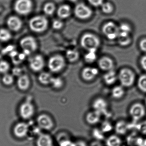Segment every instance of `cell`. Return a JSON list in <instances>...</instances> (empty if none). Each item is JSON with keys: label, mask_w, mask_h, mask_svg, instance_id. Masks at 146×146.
<instances>
[{"label": "cell", "mask_w": 146, "mask_h": 146, "mask_svg": "<svg viewBox=\"0 0 146 146\" xmlns=\"http://www.w3.org/2000/svg\"><path fill=\"white\" fill-rule=\"evenodd\" d=\"M10 68V65L7 61L4 60L0 61V73L3 74L7 73Z\"/></svg>", "instance_id": "cell-35"}, {"label": "cell", "mask_w": 146, "mask_h": 146, "mask_svg": "<svg viewBox=\"0 0 146 146\" xmlns=\"http://www.w3.org/2000/svg\"><path fill=\"white\" fill-rule=\"evenodd\" d=\"M128 129V124L125 121L122 120L117 121L115 125V131L118 135H123L125 134Z\"/></svg>", "instance_id": "cell-21"}, {"label": "cell", "mask_w": 146, "mask_h": 146, "mask_svg": "<svg viewBox=\"0 0 146 146\" xmlns=\"http://www.w3.org/2000/svg\"><path fill=\"white\" fill-rule=\"evenodd\" d=\"M140 63L143 69L146 71V56H144L141 58Z\"/></svg>", "instance_id": "cell-46"}, {"label": "cell", "mask_w": 146, "mask_h": 146, "mask_svg": "<svg viewBox=\"0 0 146 146\" xmlns=\"http://www.w3.org/2000/svg\"><path fill=\"white\" fill-rule=\"evenodd\" d=\"M22 69L19 67H15L12 69V74L14 76L19 77L22 74Z\"/></svg>", "instance_id": "cell-42"}, {"label": "cell", "mask_w": 146, "mask_h": 146, "mask_svg": "<svg viewBox=\"0 0 146 146\" xmlns=\"http://www.w3.org/2000/svg\"><path fill=\"white\" fill-rule=\"evenodd\" d=\"M102 114L94 110L87 114L86 117V121L90 125H96L100 121Z\"/></svg>", "instance_id": "cell-19"}, {"label": "cell", "mask_w": 146, "mask_h": 146, "mask_svg": "<svg viewBox=\"0 0 146 146\" xmlns=\"http://www.w3.org/2000/svg\"><path fill=\"white\" fill-rule=\"evenodd\" d=\"M141 50L144 52H146V38H144L139 43Z\"/></svg>", "instance_id": "cell-45"}, {"label": "cell", "mask_w": 146, "mask_h": 146, "mask_svg": "<svg viewBox=\"0 0 146 146\" xmlns=\"http://www.w3.org/2000/svg\"><path fill=\"white\" fill-rule=\"evenodd\" d=\"M98 68L91 67H87L83 68L81 73L82 77L87 81L94 80L98 75Z\"/></svg>", "instance_id": "cell-15"}, {"label": "cell", "mask_w": 146, "mask_h": 146, "mask_svg": "<svg viewBox=\"0 0 146 146\" xmlns=\"http://www.w3.org/2000/svg\"><path fill=\"white\" fill-rule=\"evenodd\" d=\"M90 4L94 7L101 6L103 3V0H88Z\"/></svg>", "instance_id": "cell-44"}, {"label": "cell", "mask_w": 146, "mask_h": 146, "mask_svg": "<svg viewBox=\"0 0 146 146\" xmlns=\"http://www.w3.org/2000/svg\"><path fill=\"white\" fill-rule=\"evenodd\" d=\"M32 9L33 3L31 0H16L15 3V10L21 15L28 14Z\"/></svg>", "instance_id": "cell-6"}, {"label": "cell", "mask_w": 146, "mask_h": 146, "mask_svg": "<svg viewBox=\"0 0 146 146\" xmlns=\"http://www.w3.org/2000/svg\"><path fill=\"white\" fill-rule=\"evenodd\" d=\"M66 60L63 56L55 55L51 56L48 61V67L50 72L58 73L63 70L66 66Z\"/></svg>", "instance_id": "cell-4"}, {"label": "cell", "mask_w": 146, "mask_h": 146, "mask_svg": "<svg viewBox=\"0 0 146 146\" xmlns=\"http://www.w3.org/2000/svg\"><path fill=\"white\" fill-rule=\"evenodd\" d=\"M31 85V80L27 75L22 74L18 77L17 86L19 89L21 91H26L29 88Z\"/></svg>", "instance_id": "cell-18"}, {"label": "cell", "mask_w": 146, "mask_h": 146, "mask_svg": "<svg viewBox=\"0 0 146 146\" xmlns=\"http://www.w3.org/2000/svg\"><path fill=\"white\" fill-rule=\"evenodd\" d=\"M145 109L141 104L136 103L131 106L129 109V115L135 121H138L144 117L145 115Z\"/></svg>", "instance_id": "cell-11"}, {"label": "cell", "mask_w": 146, "mask_h": 146, "mask_svg": "<svg viewBox=\"0 0 146 146\" xmlns=\"http://www.w3.org/2000/svg\"><path fill=\"white\" fill-rule=\"evenodd\" d=\"M36 146H54L53 138L46 133L40 134L37 138Z\"/></svg>", "instance_id": "cell-16"}, {"label": "cell", "mask_w": 146, "mask_h": 146, "mask_svg": "<svg viewBox=\"0 0 146 146\" xmlns=\"http://www.w3.org/2000/svg\"><path fill=\"white\" fill-rule=\"evenodd\" d=\"M98 66L103 71H108L113 70L114 63L113 60L110 57L104 56L98 61Z\"/></svg>", "instance_id": "cell-17"}, {"label": "cell", "mask_w": 146, "mask_h": 146, "mask_svg": "<svg viewBox=\"0 0 146 146\" xmlns=\"http://www.w3.org/2000/svg\"><path fill=\"white\" fill-rule=\"evenodd\" d=\"M54 76L50 73L43 72L39 74L38 80L39 82L44 85H50Z\"/></svg>", "instance_id": "cell-24"}, {"label": "cell", "mask_w": 146, "mask_h": 146, "mask_svg": "<svg viewBox=\"0 0 146 146\" xmlns=\"http://www.w3.org/2000/svg\"><path fill=\"white\" fill-rule=\"evenodd\" d=\"M123 86L129 87L133 84L135 80L134 73L128 68H123L117 76Z\"/></svg>", "instance_id": "cell-5"}, {"label": "cell", "mask_w": 146, "mask_h": 146, "mask_svg": "<svg viewBox=\"0 0 146 146\" xmlns=\"http://www.w3.org/2000/svg\"><path fill=\"white\" fill-rule=\"evenodd\" d=\"M106 146H121L122 141L117 135H112L106 139Z\"/></svg>", "instance_id": "cell-25"}, {"label": "cell", "mask_w": 146, "mask_h": 146, "mask_svg": "<svg viewBox=\"0 0 146 146\" xmlns=\"http://www.w3.org/2000/svg\"><path fill=\"white\" fill-rule=\"evenodd\" d=\"M124 94V90L121 86H116L111 91V95L114 98L119 99L122 98Z\"/></svg>", "instance_id": "cell-28"}, {"label": "cell", "mask_w": 146, "mask_h": 146, "mask_svg": "<svg viewBox=\"0 0 146 146\" xmlns=\"http://www.w3.org/2000/svg\"><path fill=\"white\" fill-rule=\"evenodd\" d=\"M145 146H146V139L145 140Z\"/></svg>", "instance_id": "cell-50"}, {"label": "cell", "mask_w": 146, "mask_h": 146, "mask_svg": "<svg viewBox=\"0 0 146 146\" xmlns=\"http://www.w3.org/2000/svg\"><path fill=\"white\" fill-rule=\"evenodd\" d=\"M15 48L13 45H9L5 48H3V55H8L10 56V55L15 51Z\"/></svg>", "instance_id": "cell-40"}, {"label": "cell", "mask_w": 146, "mask_h": 146, "mask_svg": "<svg viewBox=\"0 0 146 146\" xmlns=\"http://www.w3.org/2000/svg\"><path fill=\"white\" fill-rule=\"evenodd\" d=\"M55 9V6L54 4L52 3H46L43 8L44 13L48 15H53L54 13Z\"/></svg>", "instance_id": "cell-32"}, {"label": "cell", "mask_w": 146, "mask_h": 146, "mask_svg": "<svg viewBox=\"0 0 146 146\" xmlns=\"http://www.w3.org/2000/svg\"><path fill=\"white\" fill-rule=\"evenodd\" d=\"M102 31L104 35L110 40H114L117 38L119 35V27L110 21L104 25Z\"/></svg>", "instance_id": "cell-8"}, {"label": "cell", "mask_w": 146, "mask_h": 146, "mask_svg": "<svg viewBox=\"0 0 146 146\" xmlns=\"http://www.w3.org/2000/svg\"><path fill=\"white\" fill-rule=\"evenodd\" d=\"M138 86L140 90L146 93V75L140 76L138 81Z\"/></svg>", "instance_id": "cell-34"}, {"label": "cell", "mask_w": 146, "mask_h": 146, "mask_svg": "<svg viewBox=\"0 0 146 146\" xmlns=\"http://www.w3.org/2000/svg\"><path fill=\"white\" fill-rule=\"evenodd\" d=\"M97 50L87 51L84 56V60L86 62L88 63H93L97 58Z\"/></svg>", "instance_id": "cell-30"}, {"label": "cell", "mask_w": 146, "mask_h": 146, "mask_svg": "<svg viewBox=\"0 0 146 146\" xmlns=\"http://www.w3.org/2000/svg\"><path fill=\"white\" fill-rule=\"evenodd\" d=\"M119 33L129 34L131 31L130 26L127 24L123 23L119 27Z\"/></svg>", "instance_id": "cell-37"}, {"label": "cell", "mask_w": 146, "mask_h": 146, "mask_svg": "<svg viewBox=\"0 0 146 146\" xmlns=\"http://www.w3.org/2000/svg\"><path fill=\"white\" fill-rule=\"evenodd\" d=\"M19 44L23 53L27 56L35 52L37 49L36 40L32 36H26L22 38L20 41Z\"/></svg>", "instance_id": "cell-3"}, {"label": "cell", "mask_w": 146, "mask_h": 146, "mask_svg": "<svg viewBox=\"0 0 146 146\" xmlns=\"http://www.w3.org/2000/svg\"><path fill=\"white\" fill-rule=\"evenodd\" d=\"M12 38V34L9 30L4 28L0 29V42H8Z\"/></svg>", "instance_id": "cell-29"}, {"label": "cell", "mask_w": 146, "mask_h": 146, "mask_svg": "<svg viewBox=\"0 0 146 146\" xmlns=\"http://www.w3.org/2000/svg\"><path fill=\"white\" fill-rule=\"evenodd\" d=\"M69 1H71L72 2H75L77 1V0H69Z\"/></svg>", "instance_id": "cell-49"}, {"label": "cell", "mask_w": 146, "mask_h": 146, "mask_svg": "<svg viewBox=\"0 0 146 146\" xmlns=\"http://www.w3.org/2000/svg\"><path fill=\"white\" fill-rule=\"evenodd\" d=\"M145 104H146V100H145Z\"/></svg>", "instance_id": "cell-51"}, {"label": "cell", "mask_w": 146, "mask_h": 146, "mask_svg": "<svg viewBox=\"0 0 146 146\" xmlns=\"http://www.w3.org/2000/svg\"><path fill=\"white\" fill-rule=\"evenodd\" d=\"M71 14V7L66 4L62 5L57 10V15L61 19H66L69 17Z\"/></svg>", "instance_id": "cell-23"}, {"label": "cell", "mask_w": 146, "mask_h": 146, "mask_svg": "<svg viewBox=\"0 0 146 146\" xmlns=\"http://www.w3.org/2000/svg\"><path fill=\"white\" fill-rule=\"evenodd\" d=\"M59 144L60 146H74V142L67 138H61Z\"/></svg>", "instance_id": "cell-38"}, {"label": "cell", "mask_w": 146, "mask_h": 146, "mask_svg": "<svg viewBox=\"0 0 146 146\" xmlns=\"http://www.w3.org/2000/svg\"><path fill=\"white\" fill-rule=\"evenodd\" d=\"M50 85L55 89H60L63 86V80L60 77H53Z\"/></svg>", "instance_id": "cell-33"}, {"label": "cell", "mask_w": 146, "mask_h": 146, "mask_svg": "<svg viewBox=\"0 0 146 146\" xmlns=\"http://www.w3.org/2000/svg\"><path fill=\"white\" fill-rule=\"evenodd\" d=\"M103 78L106 84L108 85H111L115 82L118 77L116 73L113 69L106 72L104 75Z\"/></svg>", "instance_id": "cell-22"}, {"label": "cell", "mask_w": 146, "mask_h": 146, "mask_svg": "<svg viewBox=\"0 0 146 146\" xmlns=\"http://www.w3.org/2000/svg\"><path fill=\"white\" fill-rule=\"evenodd\" d=\"M118 43L122 46H126L130 44L131 39L129 36V34L119 33L118 37Z\"/></svg>", "instance_id": "cell-27"}, {"label": "cell", "mask_w": 146, "mask_h": 146, "mask_svg": "<svg viewBox=\"0 0 146 146\" xmlns=\"http://www.w3.org/2000/svg\"><path fill=\"white\" fill-rule=\"evenodd\" d=\"M138 129L141 133L143 135H146V121L141 122L139 124Z\"/></svg>", "instance_id": "cell-43"}, {"label": "cell", "mask_w": 146, "mask_h": 146, "mask_svg": "<svg viewBox=\"0 0 146 146\" xmlns=\"http://www.w3.org/2000/svg\"><path fill=\"white\" fill-rule=\"evenodd\" d=\"M74 13L78 19L85 20L91 17L92 15V11L88 6L81 3L76 6Z\"/></svg>", "instance_id": "cell-12"}, {"label": "cell", "mask_w": 146, "mask_h": 146, "mask_svg": "<svg viewBox=\"0 0 146 146\" xmlns=\"http://www.w3.org/2000/svg\"><path fill=\"white\" fill-rule=\"evenodd\" d=\"M102 11L106 14H110L112 13L113 10V7L112 4L109 2L104 3L101 5Z\"/></svg>", "instance_id": "cell-36"}, {"label": "cell", "mask_w": 146, "mask_h": 146, "mask_svg": "<svg viewBox=\"0 0 146 146\" xmlns=\"http://www.w3.org/2000/svg\"><path fill=\"white\" fill-rule=\"evenodd\" d=\"M19 114L24 119L31 118L35 113V108L30 99H27L22 103L19 107Z\"/></svg>", "instance_id": "cell-7"}, {"label": "cell", "mask_w": 146, "mask_h": 146, "mask_svg": "<svg viewBox=\"0 0 146 146\" xmlns=\"http://www.w3.org/2000/svg\"><path fill=\"white\" fill-rule=\"evenodd\" d=\"M2 82L5 86H9L13 83L14 81V76L12 74H3L2 77Z\"/></svg>", "instance_id": "cell-31"}, {"label": "cell", "mask_w": 146, "mask_h": 146, "mask_svg": "<svg viewBox=\"0 0 146 146\" xmlns=\"http://www.w3.org/2000/svg\"><path fill=\"white\" fill-rule=\"evenodd\" d=\"M38 127L41 129L49 131L54 126V121L51 117L46 114H42L38 116L36 120Z\"/></svg>", "instance_id": "cell-9"}, {"label": "cell", "mask_w": 146, "mask_h": 146, "mask_svg": "<svg viewBox=\"0 0 146 146\" xmlns=\"http://www.w3.org/2000/svg\"><path fill=\"white\" fill-rule=\"evenodd\" d=\"M29 126L24 122L17 123L14 128L13 132L16 137L23 138L25 137L29 132Z\"/></svg>", "instance_id": "cell-13"}, {"label": "cell", "mask_w": 146, "mask_h": 146, "mask_svg": "<svg viewBox=\"0 0 146 146\" xmlns=\"http://www.w3.org/2000/svg\"><path fill=\"white\" fill-rule=\"evenodd\" d=\"M66 58L70 62H74L79 59L80 54L75 49H69L66 52Z\"/></svg>", "instance_id": "cell-26"}, {"label": "cell", "mask_w": 146, "mask_h": 146, "mask_svg": "<svg viewBox=\"0 0 146 146\" xmlns=\"http://www.w3.org/2000/svg\"><path fill=\"white\" fill-rule=\"evenodd\" d=\"M80 44L87 51L97 50L100 45V41L96 35L87 33L84 34L81 38Z\"/></svg>", "instance_id": "cell-1"}, {"label": "cell", "mask_w": 146, "mask_h": 146, "mask_svg": "<svg viewBox=\"0 0 146 146\" xmlns=\"http://www.w3.org/2000/svg\"><path fill=\"white\" fill-rule=\"evenodd\" d=\"M74 146H88V145L84 141L79 140L74 142Z\"/></svg>", "instance_id": "cell-47"}, {"label": "cell", "mask_w": 146, "mask_h": 146, "mask_svg": "<svg viewBox=\"0 0 146 146\" xmlns=\"http://www.w3.org/2000/svg\"><path fill=\"white\" fill-rule=\"evenodd\" d=\"M2 50L3 48H2L1 45H0V58H1L3 54H2Z\"/></svg>", "instance_id": "cell-48"}, {"label": "cell", "mask_w": 146, "mask_h": 146, "mask_svg": "<svg viewBox=\"0 0 146 146\" xmlns=\"http://www.w3.org/2000/svg\"><path fill=\"white\" fill-rule=\"evenodd\" d=\"M45 62L41 55H36L30 58L29 66L32 71L36 72H41L44 68Z\"/></svg>", "instance_id": "cell-10"}, {"label": "cell", "mask_w": 146, "mask_h": 146, "mask_svg": "<svg viewBox=\"0 0 146 146\" xmlns=\"http://www.w3.org/2000/svg\"><path fill=\"white\" fill-rule=\"evenodd\" d=\"M92 107L94 110L97 111L102 114L106 112L108 104L104 99L102 98H98L94 101Z\"/></svg>", "instance_id": "cell-20"}, {"label": "cell", "mask_w": 146, "mask_h": 146, "mask_svg": "<svg viewBox=\"0 0 146 146\" xmlns=\"http://www.w3.org/2000/svg\"><path fill=\"white\" fill-rule=\"evenodd\" d=\"M112 129V125L109 122L105 121L102 123L101 130L103 133H108L111 131Z\"/></svg>", "instance_id": "cell-39"}, {"label": "cell", "mask_w": 146, "mask_h": 146, "mask_svg": "<svg viewBox=\"0 0 146 146\" xmlns=\"http://www.w3.org/2000/svg\"><path fill=\"white\" fill-rule=\"evenodd\" d=\"M7 23L9 29L12 31H18L22 27V21L17 16H10L8 19Z\"/></svg>", "instance_id": "cell-14"}, {"label": "cell", "mask_w": 146, "mask_h": 146, "mask_svg": "<svg viewBox=\"0 0 146 146\" xmlns=\"http://www.w3.org/2000/svg\"><path fill=\"white\" fill-rule=\"evenodd\" d=\"M63 23L60 20H55L52 23V27L56 30H59L63 27Z\"/></svg>", "instance_id": "cell-41"}, {"label": "cell", "mask_w": 146, "mask_h": 146, "mask_svg": "<svg viewBox=\"0 0 146 146\" xmlns=\"http://www.w3.org/2000/svg\"><path fill=\"white\" fill-rule=\"evenodd\" d=\"M48 22L44 16L42 15L35 16L29 21V25L32 31L37 33L43 32L47 30Z\"/></svg>", "instance_id": "cell-2"}]
</instances>
